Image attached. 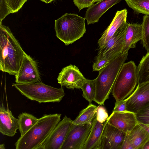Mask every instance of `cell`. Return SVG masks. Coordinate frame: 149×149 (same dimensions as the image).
<instances>
[{"label":"cell","mask_w":149,"mask_h":149,"mask_svg":"<svg viewBox=\"0 0 149 149\" xmlns=\"http://www.w3.org/2000/svg\"><path fill=\"white\" fill-rule=\"evenodd\" d=\"M142 24L128 23L126 32L124 45L122 54L128 53L129 49L136 47V44L142 40Z\"/></svg>","instance_id":"obj_18"},{"label":"cell","mask_w":149,"mask_h":149,"mask_svg":"<svg viewBox=\"0 0 149 149\" xmlns=\"http://www.w3.org/2000/svg\"><path fill=\"white\" fill-rule=\"evenodd\" d=\"M128 53L122 54L111 61L106 66L100 70L94 79L96 94L94 101L100 105H104L111 93L120 70L127 59Z\"/></svg>","instance_id":"obj_3"},{"label":"cell","mask_w":149,"mask_h":149,"mask_svg":"<svg viewBox=\"0 0 149 149\" xmlns=\"http://www.w3.org/2000/svg\"><path fill=\"white\" fill-rule=\"evenodd\" d=\"M38 118L29 113L24 112L18 116L19 130L20 136L26 133L37 123Z\"/></svg>","instance_id":"obj_22"},{"label":"cell","mask_w":149,"mask_h":149,"mask_svg":"<svg viewBox=\"0 0 149 149\" xmlns=\"http://www.w3.org/2000/svg\"><path fill=\"white\" fill-rule=\"evenodd\" d=\"M107 123V121L103 123L99 122L95 116L93 121L90 132L83 149H97Z\"/></svg>","instance_id":"obj_19"},{"label":"cell","mask_w":149,"mask_h":149,"mask_svg":"<svg viewBox=\"0 0 149 149\" xmlns=\"http://www.w3.org/2000/svg\"><path fill=\"white\" fill-rule=\"evenodd\" d=\"M28 0H6L8 6L13 13L18 11Z\"/></svg>","instance_id":"obj_28"},{"label":"cell","mask_w":149,"mask_h":149,"mask_svg":"<svg viewBox=\"0 0 149 149\" xmlns=\"http://www.w3.org/2000/svg\"><path fill=\"white\" fill-rule=\"evenodd\" d=\"M120 149H134L127 134L123 142Z\"/></svg>","instance_id":"obj_34"},{"label":"cell","mask_w":149,"mask_h":149,"mask_svg":"<svg viewBox=\"0 0 149 149\" xmlns=\"http://www.w3.org/2000/svg\"><path fill=\"white\" fill-rule=\"evenodd\" d=\"M86 79L78 68L72 65L62 68L57 78L59 84L69 89H81Z\"/></svg>","instance_id":"obj_11"},{"label":"cell","mask_w":149,"mask_h":149,"mask_svg":"<svg viewBox=\"0 0 149 149\" xmlns=\"http://www.w3.org/2000/svg\"><path fill=\"white\" fill-rule=\"evenodd\" d=\"M143 149H149V140L146 143Z\"/></svg>","instance_id":"obj_36"},{"label":"cell","mask_w":149,"mask_h":149,"mask_svg":"<svg viewBox=\"0 0 149 149\" xmlns=\"http://www.w3.org/2000/svg\"><path fill=\"white\" fill-rule=\"evenodd\" d=\"M110 62L107 59L96 60L93 65V71H100L108 65Z\"/></svg>","instance_id":"obj_32"},{"label":"cell","mask_w":149,"mask_h":149,"mask_svg":"<svg viewBox=\"0 0 149 149\" xmlns=\"http://www.w3.org/2000/svg\"><path fill=\"white\" fill-rule=\"evenodd\" d=\"M15 83L29 84L41 81L40 72L36 61L25 52L17 73Z\"/></svg>","instance_id":"obj_9"},{"label":"cell","mask_w":149,"mask_h":149,"mask_svg":"<svg viewBox=\"0 0 149 149\" xmlns=\"http://www.w3.org/2000/svg\"><path fill=\"white\" fill-rule=\"evenodd\" d=\"M136 13L149 15V0H125Z\"/></svg>","instance_id":"obj_25"},{"label":"cell","mask_w":149,"mask_h":149,"mask_svg":"<svg viewBox=\"0 0 149 149\" xmlns=\"http://www.w3.org/2000/svg\"><path fill=\"white\" fill-rule=\"evenodd\" d=\"M92 124V123L81 125L72 124L61 149H83Z\"/></svg>","instance_id":"obj_10"},{"label":"cell","mask_w":149,"mask_h":149,"mask_svg":"<svg viewBox=\"0 0 149 149\" xmlns=\"http://www.w3.org/2000/svg\"><path fill=\"white\" fill-rule=\"evenodd\" d=\"M12 13L6 0H0V23L9 14Z\"/></svg>","instance_id":"obj_29"},{"label":"cell","mask_w":149,"mask_h":149,"mask_svg":"<svg viewBox=\"0 0 149 149\" xmlns=\"http://www.w3.org/2000/svg\"><path fill=\"white\" fill-rule=\"evenodd\" d=\"M72 121L65 116L38 149H61L72 124Z\"/></svg>","instance_id":"obj_8"},{"label":"cell","mask_w":149,"mask_h":149,"mask_svg":"<svg viewBox=\"0 0 149 149\" xmlns=\"http://www.w3.org/2000/svg\"><path fill=\"white\" fill-rule=\"evenodd\" d=\"M135 114L138 123L149 125V102L144 105Z\"/></svg>","instance_id":"obj_27"},{"label":"cell","mask_w":149,"mask_h":149,"mask_svg":"<svg viewBox=\"0 0 149 149\" xmlns=\"http://www.w3.org/2000/svg\"><path fill=\"white\" fill-rule=\"evenodd\" d=\"M96 117L97 121L100 123H103L107 121L109 116L106 109L103 106L101 105L98 106Z\"/></svg>","instance_id":"obj_30"},{"label":"cell","mask_w":149,"mask_h":149,"mask_svg":"<svg viewBox=\"0 0 149 149\" xmlns=\"http://www.w3.org/2000/svg\"><path fill=\"white\" fill-rule=\"evenodd\" d=\"M128 25L127 22L123 24L107 42L99 47L95 60L107 59L110 61L122 54Z\"/></svg>","instance_id":"obj_7"},{"label":"cell","mask_w":149,"mask_h":149,"mask_svg":"<svg viewBox=\"0 0 149 149\" xmlns=\"http://www.w3.org/2000/svg\"><path fill=\"white\" fill-rule=\"evenodd\" d=\"M19 128L18 119L3 105L0 107V132L3 135L13 137Z\"/></svg>","instance_id":"obj_15"},{"label":"cell","mask_w":149,"mask_h":149,"mask_svg":"<svg viewBox=\"0 0 149 149\" xmlns=\"http://www.w3.org/2000/svg\"><path fill=\"white\" fill-rule=\"evenodd\" d=\"M126 99L127 110L136 113L149 102V81L138 84L134 91Z\"/></svg>","instance_id":"obj_14"},{"label":"cell","mask_w":149,"mask_h":149,"mask_svg":"<svg viewBox=\"0 0 149 149\" xmlns=\"http://www.w3.org/2000/svg\"><path fill=\"white\" fill-rule=\"evenodd\" d=\"M127 14V11L126 9L117 11L111 22L98 40V44L99 47H102L118 29L126 22Z\"/></svg>","instance_id":"obj_17"},{"label":"cell","mask_w":149,"mask_h":149,"mask_svg":"<svg viewBox=\"0 0 149 149\" xmlns=\"http://www.w3.org/2000/svg\"><path fill=\"white\" fill-rule=\"evenodd\" d=\"M138 84L137 68L130 61L124 63L118 73L111 93L118 103L127 98Z\"/></svg>","instance_id":"obj_6"},{"label":"cell","mask_w":149,"mask_h":149,"mask_svg":"<svg viewBox=\"0 0 149 149\" xmlns=\"http://www.w3.org/2000/svg\"><path fill=\"white\" fill-rule=\"evenodd\" d=\"M122 0H102L87 9L84 18L89 25L97 22L100 17L109 8Z\"/></svg>","instance_id":"obj_16"},{"label":"cell","mask_w":149,"mask_h":149,"mask_svg":"<svg viewBox=\"0 0 149 149\" xmlns=\"http://www.w3.org/2000/svg\"><path fill=\"white\" fill-rule=\"evenodd\" d=\"M126 99L118 103H115V107L112 111L122 112L127 111Z\"/></svg>","instance_id":"obj_33"},{"label":"cell","mask_w":149,"mask_h":149,"mask_svg":"<svg viewBox=\"0 0 149 149\" xmlns=\"http://www.w3.org/2000/svg\"><path fill=\"white\" fill-rule=\"evenodd\" d=\"M5 145L4 144H1L0 145V149H5Z\"/></svg>","instance_id":"obj_38"},{"label":"cell","mask_w":149,"mask_h":149,"mask_svg":"<svg viewBox=\"0 0 149 149\" xmlns=\"http://www.w3.org/2000/svg\"><path fill=\"white\" fill-rule=\"evenodd\" d=\"M107 122L126 134L129 133L138 123L136 114L127 111H112Z\"/></svg>","instance_id":"obj_12"},{"label":"cell","mask_w":149,"mask_h":149,"mask_svg":"<svg viewBox=\"0 0 149 149\" xmlns=\"http://www.w3.org/2000/svg\"><path fill=\"white\" fill-rule=\"evenodd\" d=\"M126 134L107 123L97 149H120Z\"/></svg>","instance_id":"obj_13"},{"label":"cell","mask_w":149,"mask_h":149,"mask_svg":"<svg viewBox=\"0 0 149 149\" xmlns=\"http://www.w3.org/2000/svg\"><path fill=\"white\" fill-rule=\"evenodd\" d=\"M102 0H95V2H99Z\"/></svg>","instance_id":"obj_39"},{"label":"cell","mask_w":149,"mask_h":149,"mask_svg":"<svg viewBox=\"0 0 149 149\" xmlns=\"http://www.w3.org/2000/svg\"><path fill=\"white\" fill-rule=\"evenodd\" d=\"M15 88L28 99L39 103L59 102L65 95L62 88H56L41 81L29 84L13 83Z\"/></svg>","instance_id":"obj_5"},{"label":"cell","mask_w":149,"mask_h":149,"mask_svg":"<svg viewBox=\"0 0 149 149\" xmlns=\"http://www.w3.org/2000/svg\"><path fill=\"white\" fill-rule=\"evenodd\" d=\"M138 123L143 127L149 134V125L145 124L139 123Z\"/></svg>","instance_id":"obj_35"},{"label":"cell","mask_w":149,"mask_h":149,"mask_svg":"<svg viewBox=\"0 0 149 149\" xmlns=\"http://www.w3.org/2000/svg\"><path fill=\"white\" fill-rule=\"evenodd\" d=\"M142 41L143 46L149 52V15H145L143 18L142 24Z\"/></svg>","instance_id":"obj_26"},{"label":"cell","mask_w":149,"mask_h":149,"mask_svg":"<svg viewBox=\"0 0 149 149\" xmlns=\"http://www.w3.org/2000/svg\"><path fill=\"white\" fill-rule=\"evenodd\" d=\"M82 96L89 102L92 104L94 101L96 94V87L94 79H86L83 83L81 88Z\"/></svg>","instance_id":"obj_24"},{"label":"cell","mask_w":149,"mask_h":149,"mask_svg":"<svg viewBox=\"0 0 149 149\" xmlns=\"http://www.w3.org/2000/svg\"><path fill=\"white\" fill-rule=\"evenodd\" d=\"M85 19L76 14H65L55 20L56 36L66 45L72 44L85 33Z\"/></svg>","instance_id":"obj_4"},{"label":"cell","mask_w":149,"mask_h":149,"mask_svg":"<svg viewBox=\"0 0 149 149\" xmlns=\"http://www.w3.org/2000/svg\"><path fill=\"white\" fill-rule=\"evenodd\" d=\"M138 84L149 81V52L143 56L137 67Z\"/></svg>","instance_id":"obj_23"},{"label":"cell","mask_w":149,"mask_h":149,"mask_svg":"<svg viewBox=\"0 0 149 149\" xmlns=\"http://www.w3.org/2000/svg\"><path fill=\"white\" fill-rule=\"evenodd\" d=\"M41 0V1H42L45 2L46 3H49L51 2H52L54 0Z\"/></svg>","instance_id":"obj_37"},{"label":"cell","mask_w":149,"mask_h":149,"mask_svg":"<svg viewBox=\"0 0 149 149\" xmlns=\"http://www.w3.org/2000/svg\"><path fill=\"white\" fill-rule=\"evenodd\" d=\"M74 4L79 11L84 8H89L95 2V0H73Z\"/></svg>","instance_id":"obj_31"},{"label":"cell","mask_w":149,"mask_h":149,"mask_svg":"<svg viewBox=\"0 0 149 149\" xmlns=\"http://www.w3.org/2000/svg\"><path fill=\"white\" fill-rule=\"evenodd\" d=\"M97 107L98 106L92 104H89L80 112L75 119L72 121V124L75 125L91 124L96 116Z\"/></svg>","instance_id":"obj_21"},{"label":"cell","mask_w":149,"mask_h":149,"mask_svg":"<svg viewBox=\"0 0 149 149\" xmlns=\"http://www.w3.org/2000/svg\"><path fill=\"white\" fill-rule=\"evenodd\" d=\"M25 52L9 28L0 23V70L15 76Z\"/></svg>","instance_id":"obj_1"},{"label":"cell","mask_w":149,"mask_h":149,"mask_svg":"<svg viewBox=\"0 0 149 149\" xmlns=\"http://www.w3.org/2000/svg\"><path fill=\"white\" fill-rule=\"evenodd\" d=\"M134 149H143L149 140V134L139 123L127 134Z\"/></svg>","instance_id":"obj_20"},{"label":"cell","mask_w":149,"mask_h":149,"mask_svg":"<svg viewBox=\"0 0 149 149\" xmlns=\"http://www.w3.org/2000/svg\"><path fill=\"white\" fill-rule=\"evenodd\" d=\"M61 114H44L15 143L16 149H38L61 120Z\"/></svg>","instance_id":"obj_2"}]
</instances>
